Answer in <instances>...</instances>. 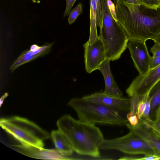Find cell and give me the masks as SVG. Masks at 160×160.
<instances>
[{
	"label": "cell",
	"mask_w": 160,
	"mask_h": 160,
	"mask_svg": "<svg viewBox=\"0 0 160 160\" xmlns=\"http://www.w3.org/2000/svg\"><path fill=\"white\" fill-rule=\"evenodd\" d=\"M118 22L129 40L146 41L160 32V5L150 8L139 4L113 0Z\"/></svg>",
	"instance_id": "obj_1"
},
{
	"label": "cell",
	"mask_w": 160,
	"mask_h": 160,
	"mask_svg": "<svg viewBox=\"0 0 160 160\" xmlns=\"http://www.w3.org/2000/svg\"><path fill=\"white\" fill-rule=\"evenodd\" d=\"M57 124L77 153L95 158L100 157L99 146L104 139L95 124L77 120L68 114L61 117Z\"/></svg>",
	"instance_id": "obj_2"
},
{
	"label": "cell",
	"mask_w": 160,
	"mask_h": 160,
	"mask_svg": "<svg viewBox=\"0 0 160 160\" xmlns=\"http://www.w3.org/2000/svg\"><path fill=\"white\" fill-rule=\"evenodd\" d=\"M68 105L76 112L78 120L88 123L121 126L129 123L124 112L82 98L72 99Z\"/></svg>",
	"instance_id": "obj_3"
},
{
	"label": "cell",
	"mask_w": 160,
	"mask_h": 160,
	"mask_svg": "<svg viewBox=\"0 0 160 160\" xmlns=\"http://www.w3.org/2000/svg\"><path fill=\"white\" fill-rule=\"evenodd\" d=\"M0 126L21 144L26 146L43 148V141L50 136L48 132L34 123L19 116L2 118Z\"/></svg>",
	"instance_id": "obj_4"
},
{
	"label": "cell",
	"mask_w": 160,
	"mask_h": 160,
	"mask_svg": "<svg viewBox=\"0 0 160 160\" xmlns=\"http://www.w3.org/2000/svg\"><path fill=\"white\" fill-rule=\"evenodd\" d=\"M100 150H114L132 155L154 154L153 152L147 143L133 131L118 138L104 139L99 146Z\"/></svg>",
	"instance_id": "obj_5"
},
{
	"label": "cell",
	"mask_w": 160,
	"mask_h": 160,
	"mask_svg": "<svg viewBox=\"0 0 160 160\" xmlns=\"http://www.w3.org/2000/svg\"><path fill=\"white\" fill-rule=\"evenodd\" d=\"M107 1L101 0L102 19L99 37L105 47L114 48L123 43L128 36L122 28L112 17L108 6Z\"/></svg>",
	"instance_id": "obj_6"
},
{
	"label": "cell",
	"mask_w": 160,
	"mask_h": 160,
	"mask_svg": "<svg viewBox=\"0 0 160 160\" xmlns=\"http://www.w3.org/2000/svg\"><path fill=\"white\" fill-rule=\"evenodd\" d=\"M160 80V64L150 69L143 74L138 76L132 81L126 92L130 97L135 95L143 97Z\"/></svg>",
	"instance_id": "obj_7"
},
{
	"label": "cell",
	"mask_w": 160,
	"mask_h": 160,
	"mask_svg": "<svg viewBox=\"0 0 160 160\" xmlns=\"http://www.w3.org/2000/svg\"><path fill=\"white\" fill-rule=\"evenodd\" d=\"M152 120L139 119L138 124L133 126L129 123L126 126L142 138L152 150L154 154L160 156V131L152 124Z\"/></svg>",
	"instance_id": "obj_8"
},
{
	"label": "cell",
	"mask_w": 160,
	"mask_h": 160,
	"mask_svg": "<svg viewBox=\"0 0 160 160\" xmlns=\"http://www.w3.org/2000/svg\"><path fill=\"white\" fill-rule=\"evenodd\" d=\"M128 48L134 66L139 75L147 72L150 69L151 56L150 55L146 41L129 40Z\"/></svg>",
	"instance_id": "obj_9"
},
{
	"label": "cell",
	"mask_w": 160,
	"mask_h": 160,
	"mask_svg": "<svg viewBox=\"0 0 160 160\" xmlns=\"http://www.w3.org/2000/svg\"><path fill=\"white\" fill-rule=\"evenodd\" d=\"M83 46L85 70L90 73L98 70L106 60L104 48L99 37L92 43L87 41Z\"/></svg>",
	"instance_id": "obj_10"
},
{
	"label": "cell",
	"mask_w": 160,
	"mask_h": 160,
	"mask_svg": "<svg viewBox=\"0 0 160 160\" xmlns=\"http://www.w3.org/2000/svg\"><path fill=\"white\" fill-rule=\"evenodd\" d=\"M82 98L87 100L102 104L119 112H128L130 111L129 98L113 97L103 92H95Z\"/></svg>",
	"instance_id": "obj_11"
},
{
	"label": "cell",
	"mask_w": 160,
	"mask_h": 160,
	"mask_svg": "<svg viewBox=\"0 0 160 160\" xmlns=\"http://www.w3.org/2000/svg\"><path fill=\"white\" fill-rule=\"evenodd\" d=\"M13 146L18 152L32 158L50 160L74 159L70 156L62 155L56 149L39 148L33 147L26 146L21 144Z\"/></svg>",
	"instance_id": "obj_12"
},
{
	"label": "cell",
	"mask_w": 160,
	"mask_h": 160,
	"mask_svg": "<svg viewBox=\"0 0 160 160\" xmlns=\"http://www.w3.org/2000/svg\"><path fill=\"white\" fill-rule=\"evenodd\" d=\"M53 44V42L47 43L35 50L24 51L10 66V70L13 72L21 66L47 54Z\"/></svg>",
	"instance_id": "obj_13"
},
{
	"label": "cell",
	"mask_w": 160,
	"mask_h": 160,
	"mask_svg": "<svg viewBox=\"0 0 160 160\" xmlns=\"http://www.w3.org/2000/svg\"><path fill=\"white\" fill-rule=\"evenodd\" d=\"M110 61L106 60L98 70L102 73L104 80L105 88L103 92L107 95L117 97L123 95L116 84L110 69Z\"/></svg>",
	"instance_id": "obj_14"
},
{
	"label": "cell",
	"mask_w": 160,
	"mask_h": 160,
	"mask_svg": "<svg viewBox=\"0 0 160 160\" xmlns=\"http://www.w3.org/2000/svg\"><path fill=\"white\" fill-rule=\"evenodd\" d=\"M51 136L56 149L62 154L70 156L74 151L73 147L66 136L59 129L52 131Z\"/></svg>",
	"instance_id": "obj_15"
},
{
	"label": "cell",
	"mask_w": 160,
	"mask_h": 160,
	"mask_svg": "<svg viewBox=\"0 0 160 160\" xmlns=\"http://www.w3.org/2000/svg\"><path fill=\"white\" fill-rule=\"evenodd\" d=\"M148 94L151 100L149 116L151 119L154 121L160 107V80L152 88Z\"/></svg>",
	"instance_id": "obj_16"
},
{
	"label": "cell",
	"mask_w": 160,
	"mask_h": 160,
	"mask_svg": "<svg viewBox=\"0 0 160 160\" xmlns=\"http://www.w3.org/2000/svg\"><path fill=\"white\" fill-rule=\"evenodd\" d=\"M90 26L89 43H92L99 36L97 31V4L94 0H90Z\"/></svg>",
	"instance_id": "obj_17"
},
{
	"label": "cell",
	"mask_w": 160,
	"mask_h": 160,
	"mask_svg": "<svg viewBox=\"0 0 160 160\" xmlns=\"http://www.w3.org/2000/svg\"><path fill=\"white\" fill-rule=\"evenodd\" d=\"M82 12V7L81 3H78L71 11L68 18L70 25L73 23Z\"/></svg>",
	"instance_id": "obj_18"
},
{
	"label": "cell",
	"mask_w": 160,
	"mask_h": 160,
	"mask_svg": "<svg viewBox=\"0 0 160 160\" xmlns=\"http://www.w3.org/2000/svg\"><path fill=\"white\" fill-rule=\"evenodd\" d=\"M148 95V93L142 97L138 103L135 114L137 115L138 119L141 117L143 114L145 108Z\"/></svg>",
	"instance_id": "obj_19"
},
{
	"label": "cell",
	"mask_w": 160,
	"mask_h": 160,
	"mask_svg": "<svg viewBox=\"0 0 160 160\" xmlns=\"http://www.w3.org/2000/svg\"><path fill=\"white\" fill-rule=\"evenodd\" d=\"M97 4V26L100 27L102 22V14L101 0H94Z\"/></svg>",
	"instance_id": "obj_20"
},
{
	"label": "cell",
	"mask_w": 160,
	"mask_h": 160,
	"mask_svg": "<svg viewBox=\"0 0 160 160\" xmlns=\"http://www.w3.org/2000/svg\"><path fill=\"white\" fill-rule=\"evenodd\" d=\"M140 4L152 8H157L160 5V0H137Z\"/></svg>",
	"instance_id": "obj_21"
},
{
	"label": "cell",
	"mask_w": 160,
	"mask_h": 160,
	"mask_svg": "<svg viewBox=\"0 0 160 160\" xmlns=\"http://www.w3.org/2000/svg\"><path fill=\"white\" fill-rule=\"evenodd\" d=\"M126 117L129 123L131 125L135 126L138 123L139 119L136 115L133 114L129 112L126 115Z\"/></svg>",
	"instance_id": "obj_22"
},
{
	"label": "cell",
	"mask_w": 160,
	"mask_h": 160,
	"mask_svg": "<svg viewBox=\"0 0 160 160\" xmlns=\"http://www.w3.org/2000/svg\"><path fill=\"white\" fill-rule=\"evenodd\" d=\"M108 4L110 11L115 20L118 22V19L116 12L115 6L111 0H108Z\"/></svg>",
	"instance_id": "obj_23"
},
{
	"label": "cell",
	"mask_w": 160,
	"mask_h": 160,
	"mask_svg": "<svg viewBox=\"0 0 160 160\" xmlns=\"http://www.w3.org/2000/svg\"><path fill=\"white\" fill-rule=\"evenodd\" d=\"M150 51L152 56H160V43L154 42V44L150 48Z\"/></svg>",
	"instance_id": "obj_24"
},
{
	"label": "cell",
	"mask_w": 160,
	"mask_h": 160,
	"mask_svg": "<svg viewBox=\"0 0 160 160\" xmlns=\"http://www.w3.org/2000/svg\"><path fill=\"white\" fill-rule=\"evenodd\" d=\"M77 0H66V6L64 13V16L68 15L73 7L74 3Z\"/></svg>",
	"instance_id": "obj_25"
},
{
	"label": "cell",
	"mask_w": 160,
	"mask_h": 160,
	"mask_svg": "<svg viewBox=\"0 0 160 160\" xmlns=\"http://www.w3.org/2000/svg\"><path fill=\"white\" fill-rule=\"evenodd\" d=\"M160 64V56L151 57L150 69L153 68Z\"/></svg>",
	"instance_id": "obj_26"
},
{
	"label": "cell",
	"mask_w": 160,
	"mask_h": 160,
	"mask_svg": "<svg viewBox=\"0 0 160 160\" xmlns=\"http://www.w3.org/2000/svg\"><path fill=\"white\" fill-rule=\"evenodd\" d=\"M152 125L160 131V117L157 118L152 122Z\"/></svg>",
	"instance_id": "obj_27"
},
{
	"label": "cell",
	"mask_w": 160,
	"mask_h": 160,
	"mask_svg": "<svg viewBox=\"0 0 160 160\" xmlns=\"http://www.w3.org/2000/svg\"><path fill=\"white\" fill-rule=\"evenodd\" d=\"M151 40H153L154 42L160 43V32Z\"/></svg>",
	"instance_id": "obj_28"
},
{
	"label": "cell",
	"mask_w": 160,
	"mask_h": 160,
	"mask_svg": "<svg viewBox=\"0 0 160 160\" xmlns=\"http://www.w3.org/2000/svg\"><path fill=\"white\" fill-rule=\"evenodd\" d=\"M8 92H6L1 98L0 99V106H1L4 101V99L8 96Z\"/></svg>",
	"instance_id": "obj_29"
},
{
	"label": "cell",
	"mask_w": 160,
	"mask_h": 160,
	"mask_svg": "<svg viewBox=\"0 0 160 160\" xmlns=\"http://www.w3.org/2000/svg\"><path fill=\"white\" fill-rule=\"evenodd\" d=\"M124 1L126 2H127L134 4H139L138 2L137 1V0H123Z\"/></svg>",
	"instance_id": "obj_30"
},
{
	"label": "cell",
	"mask_w": 160,
	"mask_h": 160,
	"mask_svg": "<svg viewBox=\"0 0 160 160\" xmlns=\"http://www.w3.org/2000/svg\"><path fill=\"white\" fill-rule=\"evenodd\" d=\"M158 117H160V107L157 111L156 118Z\"/></svg>",
	"instance_id": "obj_31"
}]
</instances>
